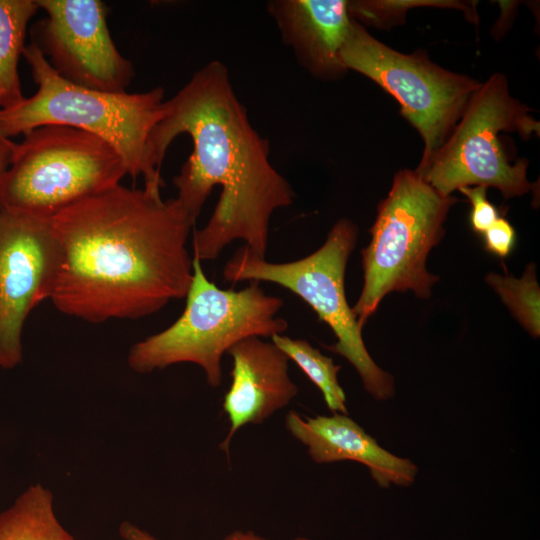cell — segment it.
<instances>
[{
  "instance_id": "5b68a950",
  "label": "cell",
  "mask_w": 540,
  "mask_h": 540,
  "mask_svg": "<svg viewBox=\"0 0 540 540\" xmlns=\"http://www.w3.org/2000/svg\"><path fill=\"white\" fill-rule=\"evenodd\" d=\"M358 237L357 226L338 220L324 244L310 255L289 262L274 263L257 256L246 245L238 248L224 265L225 282H270L288 289L306 302L336 336L329 351L344 357L357 371L364 389L377 401L395 395L394 377L370 356L362 328L348 305L345 271Z\"/></svg>"
},
{
  "instance_id": "6da1fadb",
  "label": "cell",
  "mask_w": 540,
  "mask_h": 540,
  "mask_svg": "<svg viewBox=\"0 0 540 540\" xmlns=\"http://www.w3.org/2000/svg\"><path fill=\"white\" fill-rule=\"evenodd\" d=\"M196 221L176 198L121 184L57 212L58 263L50 300L90 323L150 316L186 297Z\"/></svg>"
},
{
  "instance_id": "9a60e30c",
  "label": "cell",
  "mask_w": 540,
  "mask_h": 540,
  "mask_svg": "<svg viewBox=\"0 0 540 540\" xmlns=\"http://www.w3.org/2000/svg\"><path fill=\"white\" fill-rule=\"evenodd\" d=\"M40 10L37 0H0V109L24 100L18 63L25 50L29 21Z\"/></svg>"
},
{
  "instance_id": "ba28073f",
  "label": "cell",
  "mask_w": 540,
  "mask_h": 540,
  "mask_svg": "<svg viewBox=\"0 0 540 540\" xmlns=\"http://www.w3.org/2000/svg\"><path fill=\"white\" fill-rule=\"evenodd\" d=\"M539 131L529 108L509 93L505 76L494 74L470 98L458 123L428 165L417 172L443 196L468 186L495 187L504 198L532 189L528 162L511 163L501 132H519L525 138Z\"/></svg>"
},
{
  "instance_id": "5bb4252c",
  "label": "cell",
  "mask_w": 540,
  "mask_h": 540,
  "mask_svg": "<svg viewBox=\"0 0 540 540\" xmlns=\"http://www.w3.org/2000/svg\"><path fill=\"white\" fill-rule=\"evenodd\" d=\"M282 39L312 75L333 79L347 69L341 50L354 19L346 0H273L267 4Z\"/></svg>"
},
{
  "instance_id": "7a4b0ae2",
  "label": "cell",
  "mask_w": 540,
  "mask_h": 540,
  "mask_svg": "<svg viewBox=\"0 0 540 540\" xmlns=\"http://www.w3.org/2000/svg\"><path fill=\"white\" fill-rule=\"evenodd\" d=\"M180 134L189 135L193 150L173 178L178 202L196 221L212 189H221L207 224L193 232V258L216 260L235 240L265 258L271 217L290 206L295 193L271 164L269 141L252 126L222 62L207 63L165 100L150 140L159 170Z\"/></svg>"
},
{
  "instance_id": "7c38bea8",
  "label": "cell",
  "mask_w": 540,
  "mask_h": 540,
  "mask_svg": "<svg viewBox=\"0 0 540 540\" xmlns=\"http://www.w3.org/2000/svg\"><path fill=\"white\" fill-rule=\"evenodd\" d=\"M231 384L223 398L230 428L221 443L227 454L233 436L245 425L261 424L296 397L289 358L270 340L249 337L232 346Z\"/></svg>"
},
{
  "instance_id": "44dd1931",
  "label": "cell",
  "mask_w": 540,
  "mask_h": 540,
  "mask_svg": "<svg viewBox=\"0 0 540 540\" xmlns=\"http://www.w3.org/2000/svg\"><path fill=\"white\" fill-rule=\"evenodd\" d=\"M483 235L485 249L500 258L508 256L514 247V228L503 217H499Z\"/></svg>"
},
{
  "instance_id": "8fae6325",
  "label": "cell",
  "mask_w": 540,
  "mask_h": 540,
  "mask_svg": "<svg viewBox=\"0 0 540 540\" xmlns=\"http://www.w3.org/2000/svg\"><path fill=\"white\" fill-rule=\"evenodd\" d=\"M57 263L51 218L0 210V367L21 362L24 322L50 299Z\"/></svg>"
},
{
  "instance_id": "9c48e42d",
  "label": "cell",
  "mask_w": 540,
  "mask_h": 540,
  "mask_svg": "<svg viewBox=\"0 0 540 540\" xmlns=\"http://www.w3.org/2000/svg\"><path fill=\"white\" fill-rule=\"evenodd\" d=\"M341 60L347 70L368 77L399 102L401 114L424 142L417 172L446 141L481 85L434 64L423 52L405 54L388 47L356 20L341 50Z\"/></svg>"
},
{
  "instance_id": "8992f818",
  "label": "cell",
  "mask_w": 540,
  "mask_h": 540,
  "mask_svg": "<svg viewBox=\"0 0 540 540\" xmlns=\"http://www.w3.org/2000/svg\"><path fill=\"white\" fill-rule=\"evenodd\" d=\"M458 200L443 196L412 170L396 173L370 228L362 252L363 288L352 311L361 328L390 292L412 290L426 299L438 276L426 269L431 249L443 237L448 211Z\"/></svg>"
},
{
  "instance_id": "d6986e66",
  "label": "cell",
  "mask_w": 540,
  "mask_h": 540,
  "mask_svg": "<svg viewBox=\"0 0 540 540\" xmlns=\"http://www.w3.org/2000/svg\"><path fill=\"white\" fill-rule=\"evenodd\" d=\"M419 6H436L447 8H458L466 13L473 14L467 5L458 1L447 0H404V1H382V0H361L348 1V10L351 17L358 21L361 20L367 24L378 27L391 26L404 20L408 9Z\"/></svg>"
},
{
  "instance_id": "2e32d148",
  "label": "cell",
  "mask_w": 540,
  "mask_h": 540,
  "mask_svg": "<svg viewBox=\"0 0 540 540\" xmlns=\"http://www.w3.org/2000/svg\"><path fill=\"white\" fill-rule=\"evenodd\" d=\"M0 540H75L59 522L51 491L28 487L0 513Z\"/></svg>"
},
{
  "instance_id": "30bf717a",
  "label": "cell",
  "mask_w": 540,
  "mask_h": 540,
  "mask_svg": "<svg viewBox=\"0 0 540 540\" xmlns=\"http://www.w3.org/2000/svg\"><path fill=\"white\" fill-rule=\"evenodd\" d=\"M37 2L46 17L32 25L30 43L60 77L97 91L127 92L134 66L112 40L106 4L101 0Z\"/></svg>"
},
{
  "instance_id": "52a82bcc",
  "label": "cell",
  "mask_w": 540,
  "mask_h": 540,
  "mask_svg": "<svg viewBox=\"0 0 540 540\" xmlns=\"http://www.w3.org/2000/svg\"><path fill=\"white\" fill-rule=\"evenodd\" d=\"M23 135L0 178V210L52 218L128 175L118 151L89 132L45 125Z\"/></svg>"
},
{
  "instance_id": "ffe728a7",
  "label": "cell",
  "mask_w": 540,
  "mask_h": 540,
  "mask_svg": "<svg viewBox=\"0 0 540 540\" xmlns=\"http://www.w3.org/2000/svg\"><path fill=\"white\" fill-rule=\"evenodd\" d=\"M464 194L472 205L470 222L473 230L484 233L500 216L496 207L487 199V188L484 186L462 187Z\"/></svg>"
},
{
  "instance_id": "603a6c76",
  "label": "cell",
  "mask_w": 540,
  "mask_h": 540,
  "mask_svg": "<svg viewBox=\"0 0 540 540\" xmlns=\"http://www.w3.org/2000/svg\"><path fill=\"white\" fill-rule=\"evenodd\" d=\"M15 142L0 137V178L9 166Z\"/></svg>"
},
{
  "instance_id": "277c9868",
  "label": "cell",
  "mask_w": 540,
  "mask_h": 540,
  "mask_svg": "<svg viewBox=\"0 0 540 540\" xmlns=\"http://www.w3.org/2000/svg\"><path fill=\"white\" fill-rule=\"evenodd\" d=\"M283 305L282 298L266 294L256 281L241 290L219 288L193 258L183 313L163 331L134 344L128 365L145 374L192 363L203 370L211 387H218L222 358L232 346L249 337L271 338L288 329V322L277 316Z\"/></svg>"
},
{
  "instance_id": "4fadbf2b",
  "label": "cell",
  "mask_w": 540,
  "mask_h": 540,
  "mask_svg": "<svg viewBox=\"0 0 540 540\" xmlns=\"http://www.w3.org/2000/svg\"><path fill=\"white\" fill-rule=\"evenodd\" d=\"M287 431L306 448L317 464L355 461L365 465L381 488L408 487L414 483L418 467L411 460L396 456L380 446L348 414L301 416L289 411Z\"/></svg>"
},
{
  "instance_id": "3957f363",
  "label": "cell",
  "mask_w": 540,
  "mask_h": 540,
  "mask_svg": "<svg viewBox=\"0 0 540 540\" xmlns=\"http://www.w3.org/2000/svg\"><path fill=\"white\" fill-rule=\"evenodd\" d=\"M23 56L37 91L18 105L0 109V137H10L45 125L89 132L112 145L123 158L128 175L142 177L146 190L160 193L165 185L154 165L150 140L164 116L162 87L136 93H108L74 85L61 78L35 45Z\"/></svg>"
},
{
  "instance_id": "7402d4cb",
  "label": "cell",
  "mask_w": 540,
  "mask_h": 540,
  "mask_svg": "<svg viewBox=\"0 0 540 540\" xmlns=\"http://www.w3.org/2000/svg\"><path fill=\"white\" fill-rule=\"evenodd\" d=\"M119 533L123 540H158L149 532L141 529L129 521H124L119 527ZM223 540H269L259 536L253 531L236 530L225 536ZM292 540H309L306 537H296Z\"/></svg>"
},
{
  "instance_id": "e0dca14e",
  "label": "cell",
  "mask_w": 540,
  "mask_h": 540,
  "mask_svg": "<svg viewBox=\"0 0 540 540\" xmlns=\"http://www.w3.org/2000/svg\"><path fill=\"white\" fill-rule=\"evenodd\" d=\"M270 340L304 372L321 391L332 413L348 414L346 395L338 381L341 369L332 358L323 355L304 339H293L283 334L273 335Z\"/></svg>"
},
{
  "instance_id": "ac0fdd59",
  "label": "cell",
  "mask_w": 540,
  "mask_h": 540,
  "mask_svg": "<svg viewBox=\"0 0 540 540\" xmlns=\"http://www.w3.org/2000/svg\"><path fill=\"white\" fill-rule=\"evenodd\" d=\"M486 282L494 288L502 301L512 312L518 322L533 337H539L540 291L535 275V266L529 264L520 279L509 275L490 273Z\"/></svg>"
}]
</instances>
